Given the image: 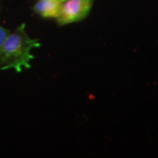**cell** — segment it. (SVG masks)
Listing matches in <instances>:
<instances>
[{"label":"cell","mask_w":158,"mask_h":158,"mask_svg":"<svg viewBox=\"0 0 158 158\" xmlns=\"http://www.w3.org/2000/svg\"><path fill=\"white\" fill-rule=\"evenodd\" d=\"M40 46L38 40L31 38L26 31L25 23H21L6 37L0 51V70L12 69L21 73L29 68L34 59L31 51Z\"/></svg>","instance_id":"obj_1"},{"label":"cell","mask_w":158,"mask_h":158,"mask_svg":"<svg viewBox=\"0 0 158 158\" xmlns=\"http://www.w3.org/2000/svg\"><path fill=\"white\" fill-rule=\"evenodd\" d=\"M93 0H67L62 4L57 23L59 26L82 21L89 13Z\"/></svg>","instance_id":"obj_2"},{"label":"cell","mask_w":158,"mask_h":158,"mask_svg":"<svg viewBox=\"0 0 158 158\" xmlns=\"http://www.w3.org/2000/svg\"><path fill=\"white\" fill-rule=\"evenodd\" d=\"M62 1L60 0H38L32 10L44 19H56L59 14Z\"/></svg>","instance_id":"obj_3"},{"label":"cell","mask_w":158,"mask_h":158,"mask_svg":"<svg viewBox=\"0 0 158 158\" xmlns=\"http://www.w3.org/2000/svg\"><path fill=\"white\" fill-rule=\"evenodd\" d=\"M10 31L8 29L4 28L2 26H0V51H1V49L2 48L6 37H7Z\"/></svg>","instance_id":"obj_4"},{"label":"cell","mask_w":158,"mask_h":158,"mask_svg":"<svg viewBox=\"0 0 158 158\" xmlns=\"http://www.w3.org/2000/svg\"><path fill=\"white\" fill-rule=\"evenodd\" d=\"M60 1H62V2H64V1H65V0H60Z\"/></svg>","instance_id":"obj_5"}]
</instances>
